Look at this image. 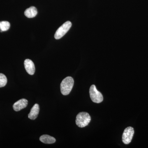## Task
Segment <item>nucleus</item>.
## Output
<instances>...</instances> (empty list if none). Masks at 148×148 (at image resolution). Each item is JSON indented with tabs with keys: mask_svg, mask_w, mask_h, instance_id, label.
Returning <instances> with one entry per match:
<instances>
[{
	"mask_svg": "<svg viewBox=\"0 0 148 148\" xmlns=\"http://www.w3.org/2000/svg\"><path fill=\"white\" fill-rule=\"evenodd\" d=\"M74 81L71 77H67L61 82V91L63 95H69L71 91L73 86Z\"/></svg>",
	"mask_w": 148,
	"mask_h": 148,
	"instance_id": "obj_1",
	"label": "nucleus"
},
{
	"mask_svg": "<svg viewBox=\"0 0 148 148\" xmlns=\"http://www.w3.org/2000/svg\"><path fill=\"white\" fill-rule=\"evenodd\" d=\"M91 120L89 114L86 112H82L77 115L76 123L78 127H84L87 126Z\"/></svg>",
	"mask_w": 148,
	"mask_h": 148,
	"instance_id": "obj_2",
	"label": "nucleus"
},
{
	"mask_svg": "<svg viewBox=\"0 0 148 148\" xmlns=\"http://www.w3.org/2000/svg\"><path fill=\"white\" fill-rule=\"evenodd\" d=\"M90 98L92 102L96 103L103 102V98L102 93L98 91L95 85H92L89 89Z\"/></svg>",
	"mask_w": 148,
	"mask_h": 148,
	"instance_id": "obj_3",
	"label": "nucleus"
},
{
	"mask_svg": "<svg viewBox=\"0 0 148 148\" xmlns=\"http://www.w3.org/2000/svg\"><path fill=\"white\" fill-rule=\"evenodd\" d=\"M72 26L71 21H67L61 26L56 32L54 38L58 40L64 36L68 32Z\"/></svg>",
	"mask_w": 148,
	"mask_h": 148,
	"instance_id": "obj_4",
	"label": "nucleus"
},
{
	"mask_svg": "<svg viewBox=\"0 0 148 148\" xmlns=\"http://www.w3.org/2000/svg\"><path fill=\"white\" fill-rule=\"evenodd\" d=\"M134 134V128L128 127L125 129L122 135V141L124 144L127 145L131 143Z\"/></svg>",
	"mask_w": 148,
	"mask_h": 148,
	"instance_id": "obj_5",
	"label": "nucleus"
},
{
	"mask_svg": "<svg viewBox=\"0 0 148 148\" xmlns=\"http://www.w3.org/2000/svg\"><path fill=\"white\" fill-rule=\"evenodd\" d=\"M24 67L28 74L34 75L35 72V67L34 62L30 59H26L24 62Z\"/></svg>",
	"mask_w": 148,
	"mask_h": 148,
	"instance_id": "obj_6",
	"label": "nucleus"
},
{
	"mask_svg": "<svg viewBox=\"0 0 148 148\" xmlns=\"http://www.w3.org/2000/svg\"><path fill=\"white\" fill-rule=\"evenodd\" d=\"M28 101L26 99H21L18 100L16 103H14L13 106L14 110L16 112H18L25 108L28 105Z\"/></svg>",
	"mask_w": 148,
	"mask_h": 148,
	"instance_id": "obj_7",
	"label": "nucleus"
},
{
	"mask_svg": "<svg viewBox=\"0 0 148 148\" xmlns=\"http://www.w3.org/2000/svg\"><path fill=\"white\" fill-rule=\"evenodd\" d=\"M39 111V106L38 104H35L31 109L30 112L28 115L29 118L32 120L36 119L38 115Z\"/></svg>",
	"mask_w": 148,
	"mask_h": 148,
	"instance_id": "obj_8",
	"label": "nucleus"
},
{
	"mask_svg": "<svg viewBox=\"0 0 148 148\" xmlns=\"http://www.w3.org/2000/svg\"><path fill=\"white\" fill-rule=\"evenodd\" d=\"M38 11L35 7L32 6L27 9L24 12V14L28 18H34L36 16Z\"/></svg>",
	"mask_w": 148,
	"mask_h": 148,
	"instance_id": "obj_9",
	"label": "nucleus"
},
{
	"mask_svg": "<svg viewBox=\"0 0 148 148\" xmlns=\"http://www.w3.org/2000/svg\"><path fill=\"white\" fill-rule=\"evenodd\" d=\"M41 142L45 144H51L55 143L56 139L53 137L49 135H42L40 138Z\"/></svg>",
	"mask_w": 148,
	"mask_h": 148,
	"instance_id": "obj_10",
	"label": "nucleus"
},
{
	"mask_svg": "<svg viewBox=\"0 0 148 148\" xmlns=\"http://www.w3.org/2000/svg\"><path fill=\"white\" fill-rule=\"evenodd\" d=\"M10 23L7 21H2L0 22V29L1 32H5L10 28Z\"/></svg>",
	"mask_w": 148,
	"mask_h": 148,
	"instance_id": "obj_11",
	"label": "nucleus"
},
{
	"mask_svg": "<svg viewBox=\"0 0 148 148\" xmlns=\"http://www.w3.org/2000/svg\"><path fill=\"white\" fill-rule=\"evenodd\" d=\"M7 83V79L4 74L0 73V88L5 86Z\"/></svg>",
	"mask_w": 148,
	"mask_h": 148,
	"instance_id": "obj_12",
	"label": "nucleus"
}]
</instances>
